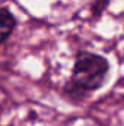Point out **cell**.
Returning <instances> with one entry per match:
<instances>
[{
  "mask_svg": "<svg viewBox=\"0 0 124 126\" xmlns=\"http://www.w3.org/2000/svg\"><path fill=\"white\" fill-rule=\"evenodd\" d=\"M108 73V62L88 51H80L76 57L73 75L70 82L66 87V91L70 95H83L88 91L98 90Z\"/></svg>",
  "mask_w": 124,
  "mask_h": 126,
  "instance_id": "6da1fadb",
  "label": "cell"
},
{
  "mask_svg": "<svg viewBox=\"0 0 124 126\" xmlns=\"http://www.w3.org/2000/svg\"><path fill=\"white\" fill-rule=\"evenodd\" d=\"M16 27V19L9 9L0 7V44H3Z\"/></svg>",
  "mask_w": 124,
  "mask_h": 126,
  "instance_id": "7a4b0ae2",
  "label": "cell"
}]
</instances>
